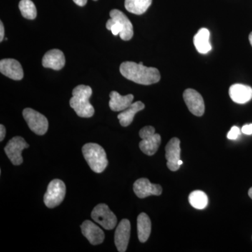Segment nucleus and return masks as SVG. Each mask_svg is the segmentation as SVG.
<instances>
[{
  "label": "nucleus",
  "instance_id": "obj_1",
  "mask_svg": "<svg viewBox=\"0 0 252 252\" xmlns=\"http://www.w3.org/2000/svg\"><path fill=\"white\" fill-rule=\"evenodd\" d=\"M120 72L128 80L142 85L157 84L160 79V72L157 68L146 67L142 62H124L121 64Z\"/></svg>",
  "mask_w": 252,
  "mask_h": 252
},
{
  "label": "nucleus",
  "instance_id": "obj_2",
  "mask_svg": "<svg viewBox=\"0 0 252 252\" xmlns=\"http://www.w3.org/2000/svg\"><path fill=\"white\" fill-rule=\"evenodd\" d=\"M92 94V89L89 86L79 85L72 91L69 104L79 117L91 118L94 115V107L89 102Z\"/></svg>",
  "mask_w": 252,
  "mask_h": 252
},
{
  "label": "nucleus",
  "instance_id": "obj_3",
  "mask_svg": "<svg viewBox=\"0 0 252 252\" xmlns=\"http://www.w3.org/2000/svg\"><path fill=\"white\" fill-rule=\"evenodd\" d=\"M83 155L93 171L101 173L108 165L107 154L100 145L88 143L83 147Z\"/></svg>",
  "mask_w": 252,
  "mask_h": 252
},
{
  "label": "nucleus",
  "instance_id": "obj_4",
  "mask_svg": "<svg viewBox=\"0 0 252 252\" xmlns=\"http://www.w3.org/2000/svg\"><path fill=\"white\" fill-rule=\"evenodd\" d=\"M155 132V128L153 126H148L141 129L139 132V135L142 138L139 146L141 151L146 155H154L161 143V137Z\"/></svg>",
  "mask_w": 252,
  "mask_h": 252
},
{
  "label": "nucleus",
  "instance_id": "obj_5",
  "mask_svg": "<svg viewBox=\"0 0 252 252\" xmlns=\"http://www.w3.org/2000/svg\"><path fill=\"white\" fill-rule=\"evenodd\" d=\"M66 193V187L62 180H54L50 182L46 193L44 194V202L49 208L59 206L64 200Z\"/></svg>",
  "mask_w": 252,
  "mask_h": 252
},
{
  "label": "nucleus",
  "instance_id": "obj_6",
  "mask_svg": "<svg viewBox=\"0 0 252 252\" xmlns=\"http://www.w3.org/2000/svg\"><path fill=\"white\" fill-rule=\"evenodd\" d=\"M23 118L30 129L38 135H44L49 128V122L43 114L31 108H26L23 112Z\"/></svg>",
  "mask_w": 252,
  "mask_h": 252
},
{
  "label": "nucleus",
  "instance_id": "obj_7",
  "mask_svg": "<svg viewBox=\"0 0 252 252\" xmlns=\"http://www.w3.org/2000/svg\"><path fill=\"white\" fill-rule=\"evenodd\" d=\"M91 217L106 230L114 229L117 223V217L106 204H99L94 207Z\"/></svg>",
  "mask_w": 252,
  "mask_h": 252
},
{
  "label": "nucleus",
  "instance_id": "obj_8",
  "mask_svg": "<svg viewBox=\"0 0 252 252\" xmlns=\"http://www.w3.org/2000/svg\"><path fill=\"white\" fill-rule=\"evenodd\" d=\"M28 147L29 144L22 137L16 136L9 141L5 147L4 152L12 164L14 165H20L23 162L22 152Z\"/></svg>",
  "mask_w": 252,
  "mask_h": 252
},
{
  "label": "nucleus",
  "instance_id": "obj_9",
  "mask_svg": "<svg viewBox=\"0 0 252 252\" xmlns=\"http://www.w3.org/2000/svg\"><path fill=\"white\" fill-rule=\"evenodd\" d=\"M184 99L189 110L196 117H202L205 113V103L201 94L194 89H188L183 94Z\"/></svg>",
  "mask_w": 252,
  "mask_h": 252
},
{
  "label": "nucleus",
  "instance_id": "obj_10",
  "mask_svg": "<svg viewBox=\"0 0 252 252\" xmlns=\"http://www.w3.org/2000/svg\"><path fill=\"white\" fill-rule=\"evenodd\" d=\"M110 17L114 22L120 26L121 31L119 36L124 41H129L133 36V26L128 18L122 11L118 9H113L110 11Z\"/></svg>",
  "mask_w": 252,
  "mask_h": 252
},
{
  "label": "nucleus",
  "instance_id": "obj_11",
  "mask_svg": "<svg viewBox=\"0 0 252 252\" xmlns=\"http://www.w3.org/2000/svg\"><path fill=\"white\" fill-rule=\"evenodd\" d=\"M180 154V140L177 137H174L169 141L165 147L167 166L171 171H177L180 169L181 165L178 162L181 160Z\"/></svg>",
  "mask_w": 252,
  "mask_h": 252
},
{
  "label": "nucleus",
  "instance_id": "obj_12",
  "mask_svg": "<svg viewBox=\"0 0 252 252\" xmlns=\"http://www.w3.org/2000/svg\"><path fill=\"white\" fill-rule=\"evenodd\" d=\"M133 190L138 198H145L150 195H160L162 194V187L159 185H154L147 178L139 179L133 185Z\"/></svg>",
  "mask_w": 252,
  "mask_h": 252
},
{
  "label": "nucleus",
  "instance_id": "obj_13",
  "mask_svg": "<svg viewBox=\"0 0 252 252\" xmlns=\"http://www.w3.org/2000/svg\"><path fill=\"white\" fill-rule=\"evenodd\" d=\"M130 223L129 220H123L119 223L114 235V243L119 252L127 250L130 237Z\"/></svg>",
  "mask_w": 252,
  "mask_h": 252
},
{
  "label": "nucleus",
  "instance_id": "obj_14",
  "mask_svg": "<svg viewBox=\"0 0 252 252\" xmlns=\"http://www.w3.org/2000/svg\"><path fill=\"white\" fill-rule=\"evenodd\" d=\"M0 72L3 75L13 79L19 81L24 76L21 63L15 59H2L0 61Z\"/></svg>",
  "mask_w": 252,
  "mask_h": 252
},
{
  "label": "nucleus",
  "instance_id": "obj_15",
  "mask_svg": "<svg viewBox=\"0 0 252 252\" xmlns=\"http://www.w3.org/2000/svg\"><path fill=\"white\" fill-rule=\"evenodd\" d=\"M81 229L83 235L87 238L91 245H97L103 243L104 240L103 230L91 220H85L81 224Z\"/></svg>",
  "mask_w": 252,
  "mask_h": 252
},
{
  "label": "nucleus",
  "instance_id": "obj_16",
  "mask_svg": "<svg viewBox=\"0 0 252 252\" xmlns=\"http://www.w3.org/2000/svg\"><path fill=\"white\" fill-rule=\"evenodd\" d=\"M65 64V58L59 49H52L46 52L42 59V65L46 68L61 70Z\"/></svg>",
  "mask_w": 252,
  "mask_h": 252
},
{
  "label": "nucleus",
  "instance_id": "obj_17",
  "mask_svg": "<svg viewBox=\"0 0 252 252\" xmlns=\"http://www.w3.org/2000/svg\"><path fill=\"white\" fill-rule=\"evenodd\" d=\"M229 95L235 103H247L252 99V88L244 84H233L230 87Z\"/></svg>",
  "mask_w": 252,
  "mask_h": 252
},
{
  "label": "nucleus",
  "instance_id": "obj_18",
  "mask_svg": "<svg viewBox=\"0 0 252 252\" xmlns=\"http://www.w3.org/2000/svg\"><path fill=\"white\" fill-rule=\"evenodd\" d=\"M110 101L109 102V107L114 112H122L130 107L133 101V94H129L123 96L117 91H112L109 94Z\"/></svg>",
  "mask_w": 252,
  "mask_h": 252
},
{
  "label": "nucleus",
  "instance_id": "obj_19",
  "mask_svg": "<svg viewBox=\"0 0 252 252\" xmlns=\"http://www.w3.org/2000/svg\"><path fill=\"white\" fill-rule=\"evenodd\" d=\"M144 107H145V105L141 101H137V102L131 104L130 107H127L118 115V119H119L121 125L124 127L130 126L133 122L135 114L137 112L143 110Z\"/></svg>",
  "mask_w": 252,
  "mask_h": 252
},
{
  "label": "nucleus",
  "instance_id": "obj_20",
  "mask_svg": "<svg viewBox=\"0 0 252 252\" xmlns=\"http://www.w3.org/2000/svg\"><path fill=\"white\" fill-rule=\"evenodd\" d=\"M210 31L206 28H201L198 33L194 36L193 44L195 49L200 54H206L212 50V45L210 43Z\"/></svg>",
  "mask_w": 252,
  "mask_h": 252
},
{
  "label": "nucleus",
  "instance_id": "obj_21",
  "mask_svg": "<svg viewBox=\"0 0 252 252\" xmlns=\"http://www.w3.org/2000/svg\"><path fill=\"white\" fill-rule=\"evenodd\" d=\"M137 235L141 243H146L150 236L152 231V222L148 215L141 213L137 217Z\"/></svg>",
  "mask_w": 252,
  "mask_h": 252
},
{
  "label": "nucleus",
  "instance_id": "obj_22",
  "mask_svg": "<svg viewBox=\"0 0 252 252\" xmlns=\"http://www.w3.org/2000/svg\"><path fill=\"white\" fill-rule=\"evenodd\" d=\"M152 3V0H126L125 7L132 14L142 15L147 11Z\"/></svg>",
  "mask_w": 252,
  "mask_h": 252
},
{
  "label": "nucleus",
  "instance_id": "obj_23",
  "mask_svg": "<svg viewBox=\"0 0 252 252\" xmlns=\"http://www.w3.org/2000/svg\"><path fill=\"white\" fill-rule=\"evenodd\" d=\"M189 201L194 208L203 210L207 206L208 198L202 190H194L189 195Z\"/></svg>",
  "mask_w": 252,
  "mask_h": 252
},
{
  "label": "nucleus",
  "instance_id": "obj_24",
  "mask_svg": "<svg viewBox=\"0 0 252 252\" xmlns=\"http://www.w3.org/2000/svg\"><path fill=\"white\" fill-rule=\"evenodd\" d=\"M19 9L23 17L27 19H34L37 15L35 5L31 0H21L19 3Z\"/></svg>",
  "mask_w": 252,
  "mask_h": 252
},
{
  "label": "nucleus",
  "instance_id": "obj_25",
  "mask_svg": "<svg viewBox=\"0 0 252 252\" xmlns=\"http://www.w3.org/2000/svg\"><path fill=\"white\" fill-rule=\"evenodd\" d=\"M240 135V130L237 126H233L231 127L228 133L227 134V138L229 140H236L238 136Z\"/></svg>",
  "mask_w": 252,
  "mask_h": 252
},
{
  "label": "nucleus",
  "instance_id": "obj_26",
  "mask_svg": "<svg viewBox=\"0 0 252 252\" xmlns=\"http://www.w3.org/2000/svg\"><path fill=\"white\" fill-rule=\"evenodd\" d=\"M242 132L245 135H250L252 134V124H247L242 127Z\"/></svg>",
  "mask_w": 252,
  "mask_h": 252
},
{
  "label": "nucleus",
  "instance_id": "obj_27",
  "mask_svg": "<svg viewBox=\"0 0 252 252\" xmlns=\"http://www.w3.org/2000/svg\"><path fill=\"white\" fill-rule=\"evenodd\" d=\"M5 136H6V128L2 124L0 125V141L2 142L4 140Z\"/></svg>",
  "mask_w": 252,
  "mask_h": 252
},
{
  "label": "nucleus",
  "instance_id": "obj_28",
  "mask_svg": "<svg viewBox=\"0 0 252 252\" xmlns=\"http://www.w3.org/2000/svg\"><path fill=\"white\" fill-rule=\"evenodd\" d=\"M4 37V27L3 23L0 21V41H2Z\"/></svg>",
  "mask_w": 252,
  "mask_h": 252
},
{
  "label": "nucleus",
  "instance_id": "obj_29",
  "mask_svg": "<svg viewBox=\"0 0 252 252\" xmlns=\"http://www.w3.org/2000/svg\"><path fill=\"white\" fill-rule=\"evenodd\" d=\"M74 2L78 6H85L86 3H87L88 0H73Z\"/></svg>",
  "mask_w": 252,
  "mask_h": 252
},
{
  "label": "nucleus",
  "instance_id": "obj_30",
  "mask_svg": "<svg viewBox=\"0 0 252 252\" xmlns=\"http://www.w3.org/2000/svg\"><path fill=\"white\" fill-rule=\"evenodd\" d=\"M248 195L252 200V187L250 189V190H249Z\"/></svg>",
  "mask_w": 252,
  "mask_h": 252
},
{
  "label": "nucleus",
  "instance_id": "obj_31",
  "mask_svg": "<svg viewBox=\"0 0 252 252\" xmlns=\"http://www.w3.org/2000/svg\"><path fill=\"white\" fill-rule=\"evenodd\" d=\"M249 40H250V44L252 46V32L250 33V36H249Z\"/></svg>",
  "mask_w": 252,
  "mask_h": 252
},
{
  "label": "nucleus",
  "instance_id": "obj_32",
  "mask_svg": "<svg viewBox=\"0 0 252 252\" xmlns=\"http://www.w3.org/2000/svg\"><path fill=\"white\" fill-rule=\"evenodd\" d=\"M178 163H179V165H182V164H183V161H182V160H179Z\"/></svg>",
  "mask_w": 252,
  "mask_h": 252
},
{
  "label": "nucleus",
  "instance_id": "obj_33",
  "mask_svg": "<svg viewBox=\"0 0 252 252\" xmlns=\"http://www.w3.org/2000/svg\"><path fill=\"white\" fill-rule=\"evenodd\" d=\"M94 1H97V0H94Z\"/></svg>",
  "mask_w": 252,
  "mask_h": 252
}]
</instances>
